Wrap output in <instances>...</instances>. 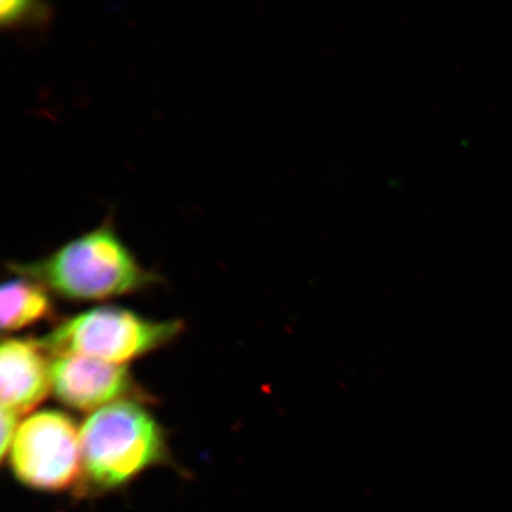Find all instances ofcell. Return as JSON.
Segmentation results:
<instances>
[{
	"instance_id": "ba28073f",
	"label": "cell",
	"mask_w": 512,
	"mask_h": 512,
	"mask_svg": "<svg viewBox=\"0 0 512 512\" xmlns=\"http://www.w3.org/2000/svg\"><path fill=\"white\" fill-rule=\"evenodd\" d=\"M51 15L50 5L42 2L10 0L0 3V22L4 30L46 28Z\"/></svg>"
},
{
	"instance_id": "6da1fadb",
	"label": "cell",
	"mask_w": 512,
	"mask_h": 512,
	"mask_svg": "<svg viewBox=\"0 0 512 512\" xmlns=\"http://www.w3.org/2000/svg\"><path fill=\"white\" fill-rule=\"evenodd\" d=\"M9 268L59 296L102 300L142 290L157 275L139 264L108 216L100 226L70 240L36 261L15 262Z\"/></svg>"
},
{
	"instance_id": "277c9868",
	"label": "cell",
	"mask_w": 512,
	"mask_h": 512,
	"mask_svg": "<svg viewBox=\"0 0 512 512\" xmlns=\"http://www.w3.org/2000/svg\"><path fill=\"white\" fill-rule=\"evenodd\" d=\"M9 452L12 473L30 489L61 492L79 484L80 430L66 413L31 415L19 425Z\"/></svg>"
},
{
	"instance_id": "8992f818",
	"label": "cell",
	"mask_w": 512,
	"mask_h": 512,
	"mask_svg": "<svg viewBox=\"0 0 512 512\" xmlns=\"http://www.w3.org/2000/svg\"><path fill=\"white\" fill-rule=\"evenodd\" d=\"M47 351L40 342L8 339L0 349L2 408L27 414L47 398L51 389Z\"/></svg>"
},
{
	"instance_id": "5b68a950",
	"label": "cell",
	"mask_w": 512,
	"mask_h": 512,
	"mask_svg": "<svg viewBox=\"0 0 512 512\" xmlns=\"http://www.w3.org/2000/svg\"><path fill=\"white\" fill-rule=\"evenodd\" d=\"M50 375L57 400L80 412H96L132 396L136 398L140 392L123 364L91 357L56 356Z\"/></svg>"
},
{
	"instance_id": "3957f363",
	"label": "cell",
	"mask_w": 512,
	"mask_h": 512,
	"mask_svg": "<svg viewBox=\"0 0 512 512\" xmlns=\"http://www.w3.org/2000/svg\"><path fill=\"white\" fill-rule=\"evenodd\" d=\"M182 330V323L153 322L115 306L96 307L64 320L40 341L55 356L78 355L123 364L163 347Z\"/></svg>"
},
{
	"instance_id": "9c48e42d",
	"label": "cell",
	"mask_w": 512,
	"mask_h": 512,
	"mask_svg": "<svg viewBox=\"0 0 512 512\" xmlns=\"http://www.w3.org/2000/svg\"><path fill=\"white\" fill-rule=\"evenodd\" d=\"M18 419L19 416L17 414L2 408V444H0L2 452H0V456H2L3 460L8 456L12 441H14L18 431Z\"/></svg>"
},
{
	"instance_id": "7a4b0ae2",
	"label": "cell",
	"mask_w": 512,
	"mask_h": 512,
	"mask_svg": "<svg viewBox=\"0 0 512 512\" xmlns=\"http://www.w3.org/2000/svg\"><path fill=\"white\" fill-rule=\"evenodd\" d=\"M79 494H105L144 471L168 462L162 428L136 401H120L94 412L80 428Z\"/></svg>"
},
{
	"instance_id": "52a82bcc",
	"label": "cell",
	"mask_w": 512,
	"mask_h": 512,
	"mask_svg": "<svg viewBox=\"0 0 512 512\" xmlns=\"http://www.w3.org/2000/svg\"><path fill=\"white\" fill-rule=\"evenodd\" d=\"M53 304L47 288L28 278H18L3 284L0 291V322L5 332L27 328L48 318Z\"/></svg>"
}]
</instances>
